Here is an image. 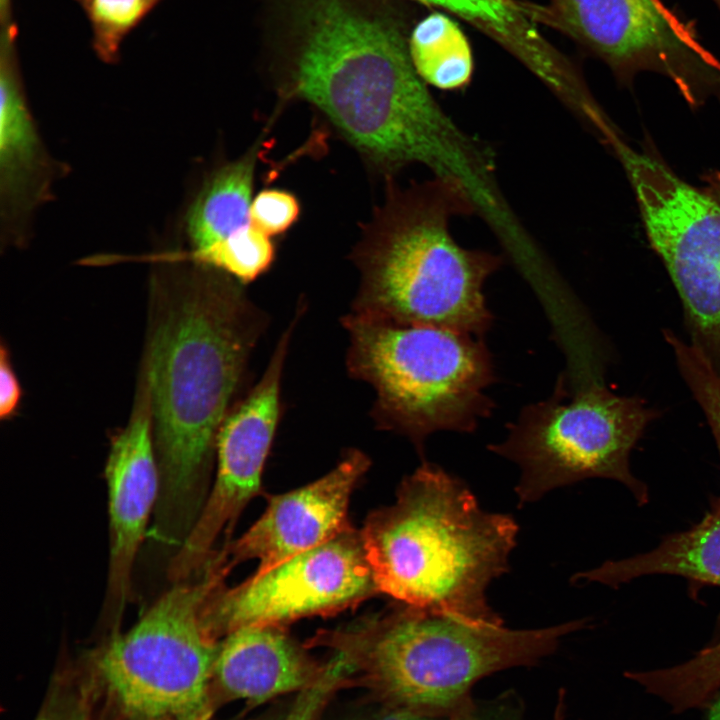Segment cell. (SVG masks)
<instances>
[{
    "label": "cell",
    "instance_id": "cell-1",
    "mask_svg": "<svg viewBox=\"0 0 720 720\" xmlns=\"http://www.w3.org/2000/svg\"><path fill=\"white\" fill-rule=\"evenodd\" d=\"M302 19L293 77L300 96L377 161L426 166L458 183L478 213L501 205L494 151L433 98L396 26L344 0H307Z\"/></svg>",
    "mask_w": 720,
    "mask_h": 720
},
{
    "label": "cell",
    "instance_id": "cell-2",
    "mask_svg": "<svg viewBox=\"0 0 720 720\" xmlns=\"http://www.w3.org/2000/svg\"><path fill=\"white\" fill-rule=\"evenodd\" d=\"M197 267L164 298L145 370L159 469L155 530L178 545L208 497L217 435L265 324L232 277Z\"/></svg>",
    "mask_w": 720,
    "mask_h": 720
},
{
    "label": "cell",
    "instance_id": "cell-3",
    "mask_svg": "<svg viewBox=\"0 0 720 720\" xmlns=\"http://www.w3.org/2000/svg\"><path fill=\"white\" fill-rule=\"evenodd\" d=\"M518 525L481 508L466 483L423 461L361 530L378 591L402 604L503 624L489 584L509 570Z\"/></svg>",
    "mask_w": 720,
    "mask_h": 720
},
{
    "label": "cell",
    "instance_id": "cell-4",
    "mask_svg": "<svg viewBox=\"0 0 720 720\" xmlns=\"http://www.w3.org/2000/svg\"><path fill=\"white\" fill-rule=\"evenodd\" d=\"M471 214L470 198L451 180L434 177L394 192L358 254L360 287L351 314L482 338L493 323L483 287L503 259L454 239L452 218Z\"/></svg>",
    "mask_w": 720,
    "mask_h": 720
},
{
    "label": "cell",
    "instance_id": "cell-5",
    "mask_svg": "<svg viewBox=\"0 0 720 720\" xmlns=\"http://www.w3.org/2000/svg\"><path fill=\"white\" fill-rule=\"evenodd\" d=\"M583 624L580 620L514 630L400 603L389 612L320 631L313 642L331 648L352 670L363 671L393 704L430 716L470 720L469 692L477 680L535 663Z\"/></svg>",
    "mask_w": 720,
    "mask_h": 720
},
{
    "label": "cell",
    "instance_id": "cell-6",
    "mask_svg": "<svg viewBox=\"0 0 720 720\" xmlns=\"http://www.w3.org/2000/svg\"><path fill=\"white\" fill-rule=\"evenodd\" d=\"M343 325L349 336L347 367L373 387L376 424L409 438L421 455L429 435L473 433L492 414L495 403L486 390L496 374L481 337L351 313Z\"/></svg>",
    "mask_w": 720,
    "mask_h": 720
},
{
    "label": "cell",
    "instance_id": "cell-7",
    "mask_svg": "<svg viewBox=\"0 0 720 720\" xmlns=\"http://www.w3.org/2000/svg\"><path fill=\"white\" fill-rule=\"evenodd\" d=\"M228 572L214 559L176 582L125 633L95 655L96 671L129 720H207L220 644L203 609Z\"/></svg>",
    "mask_w": 720,
    "mask_h": 720
},
{
    "label": "cell",
    "instance_id": "cell-8",
    "mask_svg": "<svg viewBox=\"0 0 720 720\" xmlns=\"http://www.w3.org/2000/svg\"><path fill=\"white\" fill-rule=\"evenodd\" d=\"M656 417L645 401L617 395L600 379L570 389L561 374L551 396L522 408L505 440L487 448L519 466V506L596 477L619 481L645 504L648 488L632 474L629 456Z\"/></svg>",
    "mask_w": 720,
    "mask_h": 720
},
{
    "label": "cell",
    "instance_id": "cell-9",
    "mask_svg": "<svg viewBox=\"0 0 720 720\" xmlns=\"http://www.w3.org/2000/svg\"><path fill=\"white\" fill-rule=\"evenodd\" d=\"M208 596L204 623L219 640L249 626L282 627L309 616L332 615L379 593L361 531L350 525L326 542L259 576Z\"/></svg>",
    "mask_w": 720,
    "mask_h": 720
},
{
    "label": "cell",
    "instance_id": "cell-10",
    "mask_svg": "<svg viewBox=\"0 0 720 720\" xmlns=\"http://www.w3.org/2000/svg\"><path fill=\"white\" fill-rule=\"evenodd\" d=\"M535 18L577 39L619 74L661 72L687 93L720 84V61L661 0H549L535 4Z\"/></svg>",
    "mask_w": 720,
    "mask_h": 720
},
{
    "label": "cell",
    "instance_id": "cell-11",
    "mask_svg": "<svg viewBox=\"0 0 720 720\" xmlns=\"http://www.w3.org/2000/svg\"><path fill=\"white\" fill-rule=\"evenodd\" d=\"M300 314L282 334L258 383L227 414L219 429L215 482L194 526L168 565V578L175 583L200 572L215 553L216 541L222 535L229 537L243 508L260 490L280 418L284 363Z\"/></svg>",
    "mask_w": 720,
    "mask_h": 720
},
{
    "label": "cell",
    "instance_id": "cell-12",
    "mask_svg": "<svg viewBox=\"0 0 720 720\" xmlns=\"http://www.w3.org/2000/svg\"><path fill=\"white\" fill-rule=\"evenodd\" d=\"M109 562L102 615L117 633L131 594L132 571L159 493L146 385L126 427L113 439L105 467Z\"/></svg>",
    "mask_w": 720,
    "mask_h": 720
},
{
    "label": "cell",
    "instance_id": "cell-13",
    "mask_svg": "<svg viewBox=\"0 0 720 720\" xmlns=\"http://www.w3.org/2000/svg\"><path fill=\"white\" fill-rule=\"evenodd\" d=\"M370 465L359 450H350L336 467L299 489L271 495L262 516L220 551L229 571L257 559L252 576L331 539L347 526L353 489Z\"/></svg>",
    "mask_w": 720,
    "mask_h": 720
},
{
    "label": "cell",
    "instance_id": "cell-14",
    "mask_svg": "<svg viewBox=\"0 0 720 720\" xmlns=\"http://www.w3.org/2000/svg\"><path fill=\"white\" fill-rule=\"evenodd\" d=\"M660 258L681 300L690 343L720 378V207L678 222Z\"/></svg>",
    "mask_w": 720,
    "mask_h": 720
},
{
    "label": "cell",
    "instance_id": "cell-15",
    "mask_svg": "<svg viewBox=\"0 0 720 720\" xmlns=\"http://www.w3.org/2000/svg\"><path fill=\"white\" fill-rule=\"evenodd\" d=\"M0 194L9 237L26 231L34 210L48 199L55 163L46 152L9 59L1 71Z\"/></svg>",
    "mask_w": 720,
    "mask_h": 720
},
{
    "label": "cell",
    "instance_id": "cell-16",
    "mask_svg": "<svg viewBox=\"0 0 720 720\" xmlns=\"http://www.w3.org/2000/svg\"><path fill=\"white\" fill-rule=\"evenodd\" d=\"M325 666L315 664L281 627L249 626L225 636L214 676L228 696L257 705L302 691L322 675Z\"/></svg>",
    "mask_w": 720,
    "mask_h": 720
},
{
    "label": "cell",
    "instance_id": "cell-17",
    "mask_svg": "<svg viewBox=\"0 0 720 720\" xmlns=\"http://www.w3.org/2000/svg\"><path fill=\"white\" fill-rule=\"evenodd\" d=\"M655 574L678 575L720 586V503L698 525L667 537L655 549L607 561L600 567L576 574L573 580L617 587Z\"/></svg>",
    "mask_w": 720,
    "mask_h": 720
},
{
    "label": "cell",
    "instance_id": "cell-18",
    "mask_svg": "<svg viewBox=\"0 0 720 720\" xmlns=\"http://www.w3.org/2000/svg\"><path fill=\"white\" fill-rule=\"evenodd\" d=\"M253 154L219 169L188 208L185 230L191 250L183 255L205 267L232 237L252 224Z\"/></svg>",
    "mask_w": 720,
    "mask_h": 720
},
{
    "label": "cell",
    "instance_id": "cell-19",
    "mask_svg": "<svg viewBox=\"0 0 720 720\" xmlns=\"http://www.w3.org/2000/svg\"><path fill=\"white\" fill-rule=\"evenodd\" d=\"M409 53L420 78L435 88L455 91L471 80L470 45L460 27L442 13H432L416 25Z\"/></svg>",
    "mask_w": 720,
    "mask_h": 720
},
{
    "label": "cell",
    "instance_id": "cell-20",
    "mask_svg": "<svg viewBox=\"0 0 720 720\" xmlns=\"http://www.w3.org/2000/svg\"><path fill=\"white\" fill-rule=\"evenodd\" d=\"M85 12L92 30V47L106 63L119 59L125 37L162 0H74Z\"/></svg>",
    "mask_w": 720,
    "mask_h": 720
},
{
    "label": "cell",
    "instance_id": "cell-21",
    "mask_svg": "<svg viewBox=\"0 0 720 720\" xmlns=\"http://www.w3.org/2000/svg\"><path fill=\"white\" fill-rule=\"evenodd\" d=\"M680 374L702 409L720 454V378L702 354L673 331L665 330Z\"/></svg>",
    "mask_w": 720,
    "mask_h": 720
},
{
    "label": "cell",
    "instance_id": "cell-22",
    "mask_svg": "<svg viewBox=\"0 0 720 720\" xmlns=\"http://www.w3.org/2000/svg\"><path fill=\"white\" fill-rule=\"evenodd\" d=\"M299 204L290 193L281 190H264L252 201V224L268 236L286 231L297 219Z\"/></svg>",
    "mask_w": 720,
    "mask_h": 720
},
{
    "label": "cell",
    "instance_id": "cell-23",
    "mask_svg": "<svg viewBox=\"0 0 720 720\" xmlns=\"http://www.w3.org/2000/svg\"><path fill=\"white\" fill-rule=\"evenodd\" d=\"M349 669L340 659L332 657L322 675L300 691L296 701L280 720H316L335 688L345 680Z\"/></svg>",
    "mask_w": 720,
    "mask_h": 720
},
{
    "label": "cell",
    "instance_id": "cell-24",
    "mask_svg": "<svg viewBox=\"0 0 720 720\" xmlns=\"http://www.w3.org/2000/svg\"><path fill=\"white\" fill-rule=\"evenodd\" d=\"M35 720H92L88 702L80 693L57 689L47 699Z\"/></svg>",
    "mask_w": 720,
    "mask_h": 720
},
{
    "label": "cell",
    "instance_id": "cell-25",
    "mask_svg": "<svg viewBox=\"0 0 720 720\" xmlns=\"http://www.w3.org/2000/svg\"><path fill=\"white\" fill-rule=\"evenodd\" d=\"M22 390L13 370L10 355L4 344L0 349V418L8 420L15 415Z\"/></svg>",
    "mask_w": 720,
    "mask_h": 720
},
{
    "label": "cell",
    "instance_id": "cell-26",
    "mask_svg": "<svg viewBox=\"0 0 720 720\" xmlns=\"http://www.w3.org/2000/svg\"><path fill=\"white\" fill-rule=\"evenodd\" d=\"M708 720H720V696L713 703Z\"/></svg>",
    "mask_w": 720,
    "mask_h": 720
},
{
    "label": "cell",
    "instance_id": "cell-27",
    "mask_svg": "<svg viewBox=\"0 0 720 720\" xmlns=\"http://www.w3.org/2000/svg\"><path fill=\"white\" fill-rule=\"evenodd\" d=\"M386 720H437L432 718H426L424 716L418 717V716H398V717H392ZM446 720H463V719H446Z\"/></svg>",
    "mask_w": 720,
    "mask_h": 720
},
{
    "label": "cell",
    "instance_id": "cell-28",
    "mask_svg": "<svg viewBox=\"0 0 720 720\" xmlns=\"http://www.w3.org/2000/svg\"><path fill=\"white\" fill-rule=\"evenodd\" d=\"M714 198H715L718 202H720V185H719V187L717 188V192H715V197H714Z\"/></svg>",
    "mask_w": 720,
    "mask_h": 720
},
{
    "label": "cell",
    "instance_id": "cell-29",
    "mask_svg": "<svg viewBox=\"0 0 720 720\" xmlns=\"http://www.w3.org/2000/svg\"><path fill=\"white\" fill-rule=\"evenodd\" d=\"M712 1L715 3L717 8L720 10V0H712Z\"/></svg>",
    "mask_w": 720,
    "mask_h": 720
},
{
    "label": "cell",
    "instance_id": "cell-30",
    "mask_svg": "<svg viewBox=\"0 0 720 720\" xmlns=\"http://www.w3.org/2000/svg\"><path fill=\"white\" fill-rule=\"evenodd\" d=\"M559 712H560V711H558V718H555V720H560V719H561V718H560V714H561V713H559Z\"/></svg>",
    "mask_w": 720,
    "mask_h": 720
}]
</instances>
